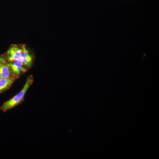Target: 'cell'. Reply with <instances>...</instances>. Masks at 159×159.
Segmentation results:
<instances>
[{
    "instance_id": "obj_7",
    "label": "cell",
    "mask_w": 159,
    "mask_h": 159,
    "mask_svg": "<svg viewBox=\"0 0 159 159\" xmlns=\"http://www.w3.org/2000/svg\"><path fill=\"white\" fill-rule=\"evenodd\" d=\"M7 62L5 56V54H4L0 56V66L3 64Z\"/></svg>"
},
{
    "instance_id": "obj_5",
    "label": "cell",
    "mask_w": 159,
    "mask_h": 159,
    "mask_svg": "<svg viewBox=\"0 0 159 159\" xmlns=\"http://www.w3.org/2000/svg\"><path fill=\"white\" fill-rule=\"evenodd\" d=\"M18 78L12 76L6 78H0V94L9 89Z\"/></svg>"
},
{
    "instance_id": "obj_4",
    "label": "cell",
    "mask_w": 159,
    "mask_h": 159,
    "mask_svg": "<svg viewBox=\"0 0 159 159\" xmlns=\"http://www.w3.org/2000/svg\"><path fill=\"white\" fill-rule=\"evenodd\" d=\"M20 59L23 65L29 68L31 67L33 61V57L25 44H23V51Z\"/></svg>"
},
{
    "instance_id": "obj_2",
    "label": "cell",
    "mask_w": 159,
    "mask_h": 159,
    "mask_svg": "<svg viewBox=\"0 0 159 159\" xmlns=\"http://www.w3.org/2000/svg\"><path fill=\"white\" fill-rule=\"evenodd\" d=\"M22 51L23 45H11L5 53L7 61L12 62L20 59Z\"/></svg>"
},
{
    "instance_id": "obj_6",
    "label": "cell",
    "mask_w": 159,
    "mask_h": 159,
    "mask_svg": "<svg viewBox=\"0 0 159 159\" xmlns=\"http://www.w3.org/2000/svg\"><path fill=\"white\" fill-rule=\"evenodd\" d=\"M12 76L14 75L11 73L8 62H7L0 66V78H6Z\"/></svg>"
},
{
    "instance_id": "obj_1",
    "label": "cell",
    "mask_w": 159,
    "mask_h": 159,
    "mask_svg": "<svg viewBox=\"0 0 159 159\" xmlns=\"http://www.w3.org/2000/svg\"><path fill=\"white\" fill-rule=\"evenodd\" d=\"M34 80L32 75L29 76L20 91L11 99L4 102L0 107V110L3 112H6L21 104L24 100L25 94L34 82Z\"/></svg>"
},
{
    "instance_id": "obj_3",
    "label": "cell",
    "mask_w": 159,
    "mask_h": 159,
    "mask_svg": "<svg viewBox=\"0 0 159 159\" xmlns=\"http://www.w3.org/2000/svg\"><path fill=\"white\" fill-rule=\"evenodd\" d=\"M12 75L17 77L22 73L26 72L27 69L23 67L22 61L20 59L12 62H9Z\"/></svg>"
}]
</instances>
